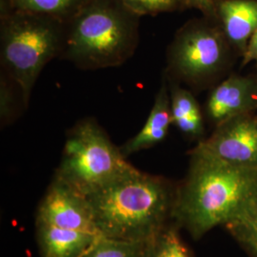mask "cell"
<instances>
[{"label":"cell","mask_w":257,"mask_h":257,"mask_svg":"<svg viewBox=\"0 0 257 257\" xmlns=\"http://www.w3.org/2000/svg\"><path fill=\"white\" fill-rule=\"evenodd\" d=\"M224 35L244 53L257 30V0H215Z\"/></svg>","instance_id":"obj_10"},{"label":"cell","mask_w":257,"mask_h":257,"mask_svg":"<svg viewBox=\"0 0 257 257\" xmlns=\"http://www.w3.org/2000/svg\"><path fill=\"white\" fill-rule=\"evenodd\" d=\"M170 97L173 124L188 138H201L204 134L202 113L193 93L173 86Z\"/></svg>","instance_id":"obj_13"},{"label":"cell","mask_w":257,"mask_h":257,"mask_svg":"<svg viewBox=\"0 0 257 257\" xmlns=\"http://www.w3.org/2000/svg\"><path fill=\"white\" fill-rule=\"evenodd\" d=\"M225 57L220 30L206 21L184 26L169 49V68L191 83H200L217 73Z\"/></svg>","instance_id":"obj_6"},{"label":"cell","mask_w":257,"mask_h":257,"mask_svg":"<svg viewBox=\"0 0 257 257\" xmlns=\"http://www.w3.org/2000/svg\"><path fill=\"white\" fill-rule=\"evenodd\" d=\"M171 124H173L171 97L164 78L146 123L138 135L128 139L120 147L122 154L125 157H128L159 144L167 137Z\"/></svg>","instance_id":"obj_11"},{"label":"cell","mask_w":257,"mask_h":257,"mask_svg":"<svg viewBox=\"0 0 257 257\" xmlns=\"http://www.w3.org/2000/svg\"><path fill=\"white\" fill-rule=\"evenodd\" d=\"M144 243L100 235L82 257H140Z\"/></svg>","instance_id":"obj_17"},{"label":"cell","mask_w":257,"mask_h":257,"mask_svg":"<svg viewBox=\"0 0 257 257\" xmlns=\"http://www.w3.org/2000/svg\"><path fill=\"white\" fill-rule=\"evenodd\" d=\"M40 257H82L100 234L36 224Z\"/></svg>","instance_id":"obj_12"},{"label":"cell","mask_w":257,"mask_h":257,"mask_svg":"<svg viewBox=\"0 0 257 257\" xmlns=\"http://www.w3.org/2000/svg\"><path fill=\"white\" fill-rule=\"evenodd\" d=\"M140 257H193L180 234V227L175 221L144 242Z\"/></svg>","instance_id":"obj_15"},{"label":"cell","mask_w":257,"mask_h":257,"mask_svg":"<svg viewBox=\"0 0 257 257\" xmlns=\"http://www.w3.org/2000/svg\"><path fill=\"white\" fill-rule=\"evenodd\" d=\"M19 97L23 99V95L19 90V86L10 77L8 74L4 73L3 71H1V74H0V120H1L2 126L9 125L19 117ZM23 101H24V99H23Z\"/></svg>","instance_id":"obj_18"},{"label":"cell","mask_w":257,"mask_h":257,"mask_svg":"<svg viewBox=\"0 0 257 257\" xmlns=\"http://www.w3.org/2000/svg\"><path fill=\"white\" fill-rule=\"evenodd\" d=\"M15 9L68 22L88 0H10Z\"/></svg>","instance_id":"obj_16"},{"label":"cell","mask_w":257,"mask_h":257,"mask_svg":"<svg viewBox=\"0 0 257 257\" xmlns=\"http://www.w3.org/2000/svg\"><path fill=\"white\" fill-rule=\"evenodd\" d=\"M36 224L99 234L87 196L55 176L38 205Z\"/></svg>","instance_id":"obj_7"},{"label":"cell","mask_w":257,"mask_h":257,"mask_svg":"<svg viewBox=\"0 0 257 257\" xmlns=\"http://www.w3.org/2000/svg\"><path fill=\"white\" fill-rule=\"evenodd\" d=\"M130 164L92 118L76 123L67 135L61 161L55 176L89 196L132 172Z\"/></svg>","instance_id":"obj_5"},{"label":"cell","mask_w":257,"mask_h":257,"mask_svg":"<svg viewBox=\"0 0 257 257\" xmlns=\"http://www.w3.org/2000/svg\"><path fill=\"white\" fill-rule=\"evenodd\" d=\"M128 9L140 17L156 16L161 13L173 12L182 6L180 0H120Z\"/></svg>","instance_id":"obj_19"},{"label":"cell","mask_w":257,"mask_h":257,"mask_svg":"<svg viewBox=\"0 0 257 257\" xmlns=\"http://www.w3.org/2000/svg\"><path fill=\"white\" fill-rule=\"evenodd\" d=\"M255 86L245 77L231 76L212 92L207 103L209 118L218 127L252 108Z\"/></svg>","instance_id":"obj_9"},{"label":"cell","mask_w":257,"mask_h":257,"mask_svg":"<svg viewBox=\"0 0 257 257\" xmlns=\"http://www.w3.org/2000/svg\"><path fill=\"white\" fill-rule=\"evenodd\" d=\"M182 6L202 12L208 19H215V0H180Z\"/></svg>","instance_id":"obj_20"},{"label":"cell","mask_w":257,"mask_h":257,"mask_svg":"<svg viewBox=\"0 0 257 257\" xmlns=\"http://www.w3.org/2000/svg\"><path fill=\"white\" fill-rule=\"evenodd\" d=\"M176 188L163 176L134 169L87 196L98 233L146 242L173 221Z\"/></svg>","instance_id":"obj_2"},{"label":"cell","mask_w":257,"mask_h":257,"mask_svg":"<svg viewBox=\"0 0 257 257\" xmlns=\"http://www.w3.org/2000/svg\"><path fill=\"white\" fill-rule=\"evenodd\" d=\"M140 19L120 0H88L65 24L60 57L82 70L120 66L137 50Z\"/></svg>","instance_id":"obj_3"},{"label":"cell","mask_w":257,"mask_h":257,"mask_svg":"<svg viewBox=\"0 0 257 257\" xmlns=\"http://www.w3.org/2000/svg\"><path fill=\"white\" fill-rule=\"evenodd\" d=\"M224 227L248 256L257 257V193Z\"/></svg>","instance_id":"obj_14"},{"label":"cell","mask_w":257,"mask_h":257,"mask_svg":"<svg viewBox=\"0 0 257 257\" xmlns=\"http://www.w3.org/2000/svg\"><path fill=\"white\" fill-rule=\"evenodd\" d=\"M192 151L233 165L257 167V119L245 113L229 120Z\"/></svg>","instance_id":"obj_8"},{"label":"cell","mask_w":257,"mask_h":257,"mask_svg":"<svg viewBox=\"0 0 257 257\" xmlns=\"http://www.w3.org/2000/svg\"><path fill=\"white\" fill-rule=\"evenodd\" d=\"M186 178L176 188L173 220L194 240L225 226L257 193V167L230 164L191 151Z\"/></svg>","instance_id":"obj_1"},{"label":"cell","mask_w":257,"mask_h":257,"mask_svg":"<svg viewBox=\"0 0 257 257\" xmlns=\"http://www.w3.org/2000/svg\"><path fill=\"white\" fill-rule=\"evenodd\" d=\"M65 24L55 18L15 8L0 13L1 71L19 86L27 107L42 70L60 57Z\"/></svg>","instance_id":"obj_4"},{"label":"cell","mask_w":257,"mask_h":257,"mask_svg":"<svg viewBox=\"0 0 257 257\" xmlns=\"http://www.w3.org/2000/svg\"><path fill=\"white\" fill-rule=\"evenodd\" d=\"M251 61H257V30L254 35L250 38L248 47L244 53L243 65L249 63Z\"/></svg>","instance_id":"obj_21"}]
</instances>
